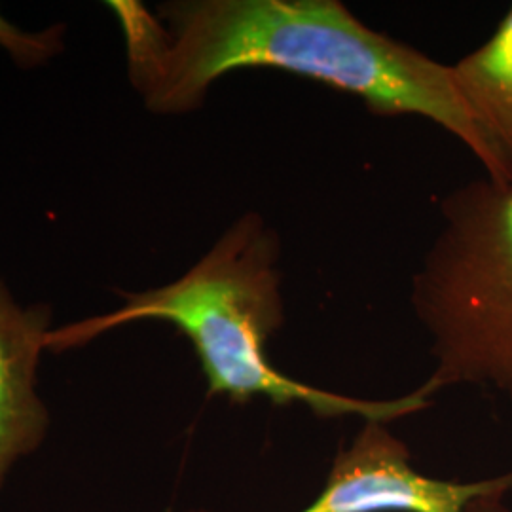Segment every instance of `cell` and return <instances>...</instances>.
<instances>
[{
  "mask_svg": "<svg viewBox=\"0 0 512 512\" xmlns=\"http://www.w3.org/2000/svg\"><path fill=\"white\" fill-rule=\"evenodd\" d=\"M129 76L154 114L202 107L224 74L272 69L363 101L378 116H420L471 150L488 179L512 183L467 109L452 65L357 18L340 0L109 2Z\"/></svg>",
  "mask_w": 512,
  "mask_h": 512,
  "instance_id": "6da1fadb",
  "label": "cell"
},
{
  "mask_svg": "<svg viewBox=\"0 0 512 512\" xmlns=\"http://www.w3.org/2000/svg\"><path fill=\"white\" fill-rule=\"evenodd\" d=\"M124 298L126 306L109 315L50 330L48 349L76 348L135 321H165L194 348L207 393L232 404L266 399L323 420L357 416L389 425L423 412L435 395L421 384L395 399H363L304 384L272 365L266 348L285 325L281 241L260 213L236 220L183 277Z\"/></svg>",
  "mask_w": 512,
  "mask_h": 512,
  "instance_id": "7a4b0ae2",
  "label": "cell"
},
{
  "mask_svg": "<svg viewBox=\"0 0 512 512\" xmlns=\"http://www.w3.org/2000/svg\"><path fill=\"white\" fill-rule=\"evenodd\" d=\"M435 393L473 385L512 408V183L486 175L440 203V228L412 275Z\"/></svg>",
  "mask_w": 512,
  "mask_h": 512,
  "instance_id": "3957f363",
  "label": "cell"
},
{
  "mask_svg": "<svg viewBox=\"0 0 512 512\" xmlns=\"http://www.w3.org/2000/svg\"><path fill=\"white\" fill-rule=\"evenodd\" d=\"M509 492L512 471L473 482L423 475L387 423L365 421L332 459L323 490L298 512H507Z\"/></svg>",
  "mask_w": 512,
  "mask_h": 512,
  "instance_id": "277c9868",
  "label": "cell"
},
{
  "mask_svg": "<svg viewBox=\"0 0 512 512\" xmlns=\"http://www.w3.org/2000/svg\"><path fill=\"white\" fill-rule=\"evenodd\" d=\"M50 317L46 306L21 308L0 279V492L18 461L35 454L48 435L37 370Z\"/></svg>",
  "mask_w": 512,
  "mask_h": 512,
  "instance_id": "5b68a950",
  "label": "cell"
},
{
  "mask_svg": "<svg viewBox=\"0 0 512 512\" xmlns=\"http://www.w3.org/2000/svg\"><path fill=\"white\" fill-rule=\"evenodd\" d=\"M476 128L512 181V6L492 37L452 65Z\"/></svg>",
  "mask_w": 512,
  "mask_h": 512,
  "instance_id": "8992f818",
  "label": "cell"
},
{
  "mask_svg": "<svg viewBox=\"0 0 512 512\" xmlns=\"http://www.w3.org/2000/svg\"><path fill=\"white\" fill-rule=\"evenodd\" d=\"M61 27H50L44 33H25L0 16V46L12 55L23 69L37 67L61 52Z\"/></svg>",
  "mask_w": 512,
  "mask_h": 512,
  "instance_id": "52a82bcc",
  "label": "cell"
}]
</instances>
